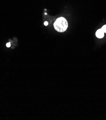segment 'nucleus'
<instances>
[{"mask_svg": "<svg viewBox=\"0 0 106 120\" xmlns=\"http://www.w3.org/2000/svg\"><path fill=\"white\" fill-rule=\"evenodd\" d=\"M54 26L56 31L63 33L66 30L68 27V22L63 17L57 18L54 23Z\"/></svg>", "mask_w": 106, "mask_h": 120, "instance_id": "f257e3e1", "label": "nucleus"}, {"mask_svg": "<svg viewBox=\"0 0 106 120\" xmlns=\"http://www.w3.org/2000/svg\"><path fill=\"white\" fill-rule=\"evenodd\" d=\"M96 35L98 38H102L104 36V32L103 31L101 28L99 29L96 32Z\"/></svg>", "mask_w": 106, "mask_h": 120, "instance_id": "f03ea898", "label": "nucleus"}, {"mask_svg": "<svg viewBox=\"0 0 106 120\" xmlns=\"http://www.w3.org/2000/svg\"><path fill=\"white\" fill-rule=\"evenodd\" d=\"M102 30H103V31L105 33H106V25H104L102 28H101Z\"/></svg>", "mask_w": 106, "mask_h": 120, "instance_id": "7ed1b4c3", "label": "nucleus"}, {"mask_svg": "<svg viewBox=\"0 0 106 120\" xmlns=\"http://www.w3.org/2000/svg\"><path fill=\"white\" fill-rule=\"evenodd\" d=\"M6 46H7V47H10V46H11V44H10V43H7V44H6Z\"/></svg>", "mask_w": 106, "mask_h": 120, "instance_id": "20e7f679", "label": "nucleus"}, {"mask_svg": "<svg viewBox=\"0 0 106 120\" xmlns=\"http://www.w3.org/2000/svg\"><path fill=\"white\" fill-rule=\"evenodd\" d=\"M44 25L45 26H48V22H45L44 23Z\"/></svg>", "mask_w": 106, "mask_h": 120, "instance_id": "39448f33", "label": "nucleus"}]
</instances>
